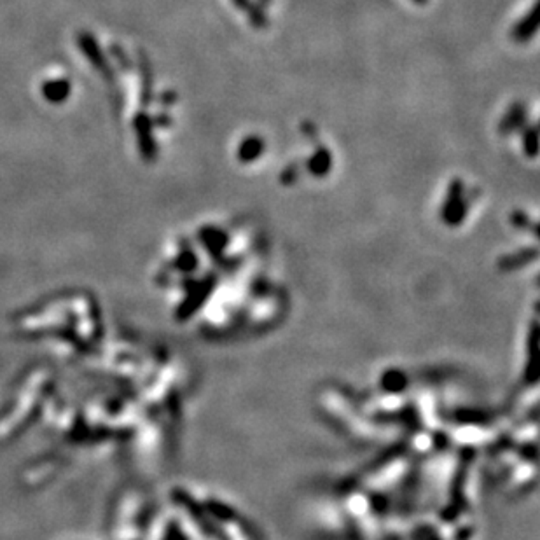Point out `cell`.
Segmentation results:
<instances>
[{
	"mask_svg": "<svg viewBox=\"0 0 540 540\" xmlns=\"http://www.w3.org/2000/svg\"><path fill=\"white\" fill-rule=\"evenodd\" d=\"M41 91H43L46 102L58 105L69 100L70 93H72V85H70L69 79H53V81L44 82Z\"/></svg>",
	"mask_w": 540,
	"mask_h": 540,
	"instance_id": "7a4b0ae2",
	"label": "cell"
},
{
	"mask_svg": "<svg viewBox=\"0 0 540 540\" xmlns=\"http://www.w3.org/2000/svg\"><path fill=\"white\" fill-rule=\"evenodd\" d=\"M135 130L138 133V144H140V150H142L144 157L150 159L156 153V146H154L153 133H150V121L147 115H138L135 119Z\"/></svg>",
	"mask_w": 540,
	"mask_h": 540,
	"instance_id": "3957f363",
	"label": "cell"
},
{
	"mask_svg": "<svg viewBox=\"0 0 540 540\" xmlns=\"http://www.w3.org/2000/svg\"><path fill=\"white\" fill-rule=\"evenodd\" d=\"M77 44H79V47H81V51H82V54L86 56V60H88V62L91 63L96 70L105 69L104 53H102V49H100L98 43H96L93 35L82 32V34H79V37H77Z\"/></svg>",
	"mask_w": 540,
	"mask_h": 540,
	"instance_id": "6da1fadb",
	"label": "cell"
}]
</instances>
